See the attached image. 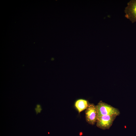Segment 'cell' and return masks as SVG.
<instances>
[{"label": "cell", "instance_id": "6da1fadb", "mask_svg": "<svg viewBox=\"0 0 136 136\" xmlns=\"http://www.w3.org/2000/svg\"><path fill=\"white\" fill-rule=\"evenodd\" d=\"M96 106L98 111V117L106 115H115L118 116L120 114V112L117 109L101 101L98 103Z\"/></svg>", "mask_w": 136, "mask_h": 136}, {"label": "cell", "instance_id": "5b68a950", "mask_svg": "<svg viewBox=\"0 0 136 136\" xmlns=\"http://www.w3.org/2000/svg\"><path fill=\"white\" fill-rule=\"evenodd\" d=\"M89 103L88 101L86 100L80 99H78L76 101L75 105L79 113H80L81 112L87 109Z\"/></svg>", "mask_w": 136, "mask_h": 136}, {"label": "cell", "instance_id": "3957f363", "mask_svg": "<svg viewBox=\"0 0 136 136\" xmlns=\"http://www.w3.org/2000/svg\"><path fill=\"white\" fill-rule=\"evenodd\" d=\"M117 116L115 115H106L99 117L96 122V126L103 130L109 129Z\"/></svg>", "mask_w": 136, "mask_h": 136}, {"label": "cell", "instance_id": "7a4b0ae2", "mask_svg": "<svg viewBox=\"0 0 136 136\" xmlns=\"http://www.w3.org/2000/svg\"><path fill=\"white\" fill-rule=\"evenodd\" d=\"M85 118L89 124L94 125L96 122L98 117V113L96 105L89 103L85 111Z\"/></svg>", "mask_w": 136, "mask_h": 136}, {"label": "cell", "instance_id": "277c9868", "mask_svg": "<svg viewBox=\"0 0 136 136\" xmlns=\"http://www.w3.org/2000/svg\"><path fill=\"white\" fill-rule=\"evenodd\" d=\"M125 17L132 23L136 22V0H131L125 8Z\"/></svg>", "mask_w": 136, "mask_h": 136}, {"label": "cell", "instance_id": "8992f818", "mask_svg": "<svg viewBox=\"0 0 136 136\" xmlns=\"http://www.w3.org/2000/svg\"><path fill=\"white\" fill-rule=\"evenodd\" d=\"M35 110L37 113V114L38 113H40L41 112L42 110V109L41 107L40 108H38L36 107L35 108Z\"/></svg>", "mask_w": 136, "mask_h": 136}]
</instances>
